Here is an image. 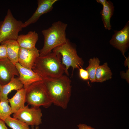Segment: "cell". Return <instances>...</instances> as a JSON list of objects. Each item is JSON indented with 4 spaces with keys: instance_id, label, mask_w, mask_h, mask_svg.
Segmentation results:
<instances>
[{
    "instance_id": "21",
    "label": "cell",
    "mask_w": 129,
    "mask_h": 129,
    "mask_svg": "<svg viewBox=\"0 0 129 129\" xmlns=\"http://www.w3.org/2000/svg\"><path fill=\"white\" fill-rule=\"evenodd\" d=\"M8 100L0 102V119L3 120L12 114Z\"/></svg>"
},
{
    "instance_id": "15",
    "label": "cell",
    "mask_w": 129,
    "mask_h": 129,
    "mask_svg": "<svg viewBox=\"0 0 129 129\" xmlns=\"http://www.w3.org/2000/svg\"><path fill=\"white\" fill-rule=\"evenodd\" d=\"M26 90L23 88L17 91L15 94L11 98L8 99L12 113L24 108L26 102Z\"/></svg>"
},
{
    "instance_id": "11",
    "label": "cell",
    "mask_w": 129,
    "mask_h": 129,
    "mask_svg": "<svg viewBox=\"0 0 129 129\" xmlns=\"http://www.w3.org/2000/svg\"><path fill=\"white\" fill-rule=\"evenodd\" d=\"M39 56V50L36 47L32 48L20 47L18 63L24 67L32 69L36 59Z\"/></svg>"
},
{
    "instance_id": "29",
    "label": "cell",
    "mask_w": 129,
    "mask_h": 129,
    "mask_svg": "<svg viewBox=\"0 0 129 129\" xmlns=\"http://www.w3.org/2000/svg\"><path fill=\"white\" fill-rule=\"evenodd\" d=\"M2 87V85H1L0 84V92L1 91V88Z\"/></svg>"
},
{
    "instance_id": "9",
    "label": "cell",
    "mask_w": 129,
    "mask_h": 129,
    "mask_svg": "<svg viewBox=\"0 0 129 129\" xmlns=\"http://www.w3.org/2000/svg\"><path fill=\"white\" fill-rule=\"evenodd\" d=\"M19 74L15 65L7 58L0 59V84L5 85Z\"/></svg>"
},
{
    "instance_id": "10",
    "label": "cell",
    "mask_w": 129,
    "mask_h": 129,
    "mask_svg": "<svg viewBox=\"0 0 129 129\" xmlns=\"http://www.w3.org/2000/svg\"><path fill=\"white\" fill-rule=\"evenodd\" d=\"M58 0H38V7L32 16L23 24V28L36 22L40 17L44 14L51 11L53 9L54 4Z\"/></svg>"
},
{
    "instance_id": "13",
    "label": "cell",
    "mask_w": 129,
    "mask_h": 129,
    "mask_svg": "<svg viewBox=\"0 0 129 129\" xmlns=\"http://www.w3.org/2000/svg\"><path fill=\"white\" fill-rule=\"evenodd\" d=\"M0 44L6 47L7 58L14 64L18 62V54L20 46L17 40H7L2 42Z\"/></svg>"
},
{
    "instance_id": "27",
    "label": "cell",
    "mask_w": 129,
    "mask_h": 129,
    "mask_svg": "<svg viewBox=\"0 0 129 129\" xmlns=\"http://www.w3.org/2000/svg\"><path fill=\"white\" fill-rule=\"evenodd\" d=\"M126 59L125 61L124 65L125 66H128V67L129 68V57L127 58L126 57Z\"/></svg>"
},
{
    "instance_id": "7",
    "label": "cell",
    "mask_w": 129,
    "mask_h": 129,
    "mask_svg": "<svg viewBox=\"0 0 129 129\" xmlns=\"http://www.w3.org/2000/svg\"><path fill=\"white\" fill-rule=\"evenodd\" d=\"M42 110L40 108L27 105L13 113V118H17L29 125L38 126L42 123Z\"/></svg>"
},
{
    "instance_id": "22",
    "label": "cell",
    "mask_w": 129,
    "mask_h": 129,
    "mask_svg": "<svg viewBox=\"0 0 129 129\" xmlns=\"http://www.w3.org/2000/svg\"><path fill=\"white\" fill-rule=\"evenodd\" d=\"M79 74L80 78L84 80L89 79V75L87 71L83 69L82 67L79 68Z\"/></svg>"
},
{
    "instance_id": "26",
    "label": "cell",
    "mask_w": 129,
    "mask_h": 129,
    "mask_svg": "<svg viewBox=\"0 0 129 129\" xmlns=\"http://www.w3.org/2000/svg\"><path fill=\"white\" fill-rule=\"evenodd\" d=\"M96 1L98 3L101 4L103 5H104L107 1L106 0H97Z\"/></svg>"
},
{
    "instance_id": "8",
    "label": "cell",
    "mask_w": 129,
    "mask_h": 129,
    "mask_svg": "<svg viewBox=\"0 0 129 129\" xmlns=\"http://www.w3.org/2000/svg\"><path fill=\"white\" fill-rule=\"evenodd\" d=\"M114 34L110 41V44L119 50L124 57L129 45V22L128 21L124 28L118 31H114Z\"/></svg>"
},
{
    "instance_id": "4",
    "label": "cell",
    "mask_w": 129,
    "mask_h": 129,
    "mask_svg": "<svg viewBox=\"0 0 129 129\" xmlns=\"http://www.w3.org/2000/svg\"><path fill=\"white\" fill-rule=\"evenodd\" d=\"M52 52L62 58V64L64 67V73L69 75L68 70L70 67L73 71L75 69L79 68L83 65V62L77 54L76 49L70 43L68 39L61 45L54 48Z\"/></svg>"
},
{
    "instance_id": "17",
    "label": "cell",
    "mask_w": 129,
    "mask_h": 129,
    "mask_svg": "<svg viewBox=\"0 0 129 129\" xmlns=\"http://www.w3.org/2000/svg\"><path fill=\"white\" fill-rule=\"evenodd\" d=\"M103 6V9L100 13L102 20L105 28L110 30L111 29L110 19L113 14L114 6L113 3L110 1H107Z\"/></svg>"
},
{
    "instance_id": "25",
    "label": "cell",
    "mask_w": 129,
    "mask_h": 129,
    "mask_svg": "<svg viewBox=\"0 0 129 129\" xmlns=\"http://www.w3.org/2000/svg\"><path fill=\"white\" fill-rule=\"evenodd\" d=\"M0 129H8L4 121L0 119Z\"/></svg>"
},
{
    "instance_id": "12",
    "label": "cell",
    "mask_w": 129,
    "mask_h": 129,
    "mask_svg": "<svg viewBox=\"0 0 129 129\" xmlns=\"http://www.w3.org/2000/svg\"><path fill=\"white\" fill-rule=\"evenodd\" d=\"M15 65L19 72V79L23 85V88L26 89L32 84L42 80V77L32 69L24 67L18 62Z\"/></svg>"
},
{
    "instance_id": "14",
    "label": "cell",
    "mask_w": 129,
    "mask_h": 129,
    "mask_svg": "<svg viewBox=\"0 0 129 129\" xmlns=\"http://www.w3.org/2000/svg\"><path fill=\"white\" fill-rule=\"evenodd\" d=\"M38 34L35 31H30L26 34L18 36L17 41L20 47L32 48L35 47L38 40Z\"/></svg>"
},
{
    "instance_id": "3",
    "label": "cell",
    "mask_w": 129,
    "mask_h": 129,
    "mask_svg": "<svg viewBox=\"0 0 129 129\" xmlns=\"http://www.w3.org/2000/svg\"><path fill=\"white\" fill-rule=\"evenodd\" d=\"M67 26V24L58 21L54 22L48 29L42 31L44 44L42 48L39 50L40 56L50 53L54 48L66 42L65 31Z\"/></svg>"
},
{
    "instance_id": "23",
    "label": "cell",
    "mask_w": 129,
    "mask_h": 129,
    "mask_svg": "<svg viewBox=\"0 0 129 129\" xmlns=\"http://www.w3.org/2000/svg\"><path fill=\"white\" fill-rule=\"evenodd\" d=\"M7 58L6 49L5 46L0 44V59Z\"/></svg>"
},
{
    "instance_id": "24",
    "label": "cell",
    "mask_w": 129,
    "mask_h": 129,
    "mask_svg": "<svg viewBox=\"0 0 129 129\" xmlns=\"http://www.w3.org/2000/svg\"><path fill=\"white\" fill-rule=\"evenodd\" d=\"M78 129H95L90 126L83 124H78Z\"/></svg>"
},
{
    "instance_id": "16",
    "label": "cell",
    "mask_w": 129,
    "mask_h": 129,
    "mask_svg": "<svg viewBox=\"0 0 129 129\" xmlns=\"http://www.w3.org/2000/svg\"><path fill=\"white\" fill-rule=\"evenodd\" d=\"M23 88V85L18 78H14L7 84L2 86L0 92V101L8 100V94L13 90L17 91Z\"/></svg>"
},
{
    "instance_id": "1",
    "label": "cell",
    "mask_w": 129,
    "mask_h": 129,
    "mask_svg": "<svg viewBox=\"0 0 129 129\" xmlns=\"http://www.w3.org/2000/svg\"><path fill=\"white\" fill-rule=\"evenodd\" d=\"M42 81L52 104L67 108L71 97V81L65 75L42 78Z\"/></svg>"
},
{
    "instance_id": "19",
    "label": "cell",
    "mask_w": 129,
    "mask_h": 129,
    "mask_svg": "<svg viewBox=\"0 0 129 129\" xmlns=\"http://www.w3.org/2000/svg\"><path fill=\"white\" fill-rule=\"evenodd\" d=\"M3 121L7 125L12 129H30L29 126L26 123L11 116Z\"/></svg>"
},
{
    "instance_id": "20",
    "label": "cell",
    "mask_w": 129,
    "mask_h": 129,
    "mask_svg": "<svg viewBox=\"0 0 129 129\" xmlns=\"http://www.w3.org/2000/svg\"><path fill=\"white\" fill-rule=\"evenodd\" d=\"M89 65L86 68L89 75V78L91 82H95V74L97 67L99 65L100 61L97 58L91 59L89 61Z\"/></svg>"
},
{
    "instance_id": "6",
    "label": "cell",
    "mask_w": 129,
    "mask_h": 129,
    "mask_svg": "<svg viewBox=\"0 0 129 129\" xmlns=\"http://www.w3.org/2000/svg\"><path fill=\"white\" fill-rule=\"evenodd\" d=\"M23 23L16 19L8 9L3 20L0 22V44L5 40H17L19 32L23 28Z\"/></svg>"
},
{
    "instance_id": "18",
    "label": "cell",
    "mask_w": 129,
    "mask_h": 129,
    "mask_svg": "<svg viewBox=\"0 0 129 129\" xmlns=\"http://www.w3.org/2000/svg\"><path fill=\"white\" fill-rule=\"evenodd\" d=\"M112 74L107 63L99 65L95 74V82H102L111 79Z\"/></svg>"
},
{
    "instance_id": "2",
    "label": "cell",
    "mask_w": 129,
    "mask_h": 129,
    "mask_svg": "<svg viewBox=\"0 0 129 129\" xmlns=\"http://www.w3.org/2000/svg\"><path fill=\"white\" fill-rule=\"evenodd\" d=\"M32 70L42 78L59 77L64 72L60 59L52 52L38 57Z\"/></svg>"
},
{
    "instance_id": "28",
    "label": "cell",
    "mask_w": 129,
    "mask_h": 129,
    "mask_svg": "<svg viewBox=\"0 0 129 129\" xmlns=\"http://www.w3.org/2000/svg\"><path fill=\"white\" fill-rule=\"evenodd\" d=\"M32 129H39L38 126H36L35 128H33Z\"/></svg>"
},
{
    "instance_id": "5",
    "label": "cell",
    "mask_w": 129,
    "mask_h": 129,
    "mask_svg": "<svg viewBox=\"0 0 129 129\" xmlns=\"http://www.w3.org/2000/svg\"><path fill=\"white\" fill-rule=\"evenodd\" d=\"M26 90V102L32 107L47 108L52 104L42 80L34 82Z\"/></svg>"
}]
</instances>
